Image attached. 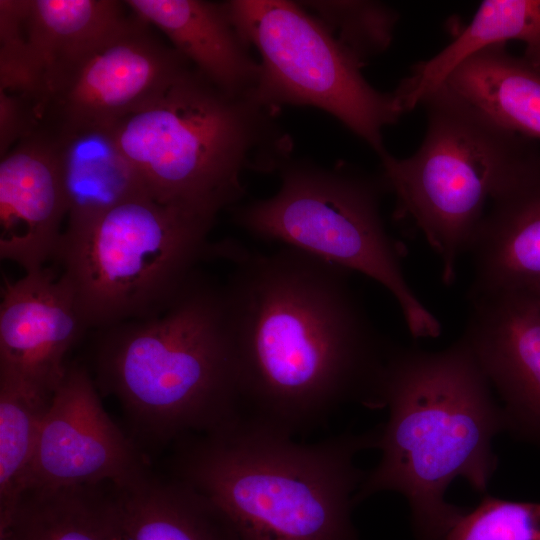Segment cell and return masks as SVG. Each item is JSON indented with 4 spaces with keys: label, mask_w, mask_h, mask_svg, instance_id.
Instances as JSON below:
<instances>
[{
    "label": "cell",
    "mask_w": 540,
    "mask_h": 540,
    "mask_svg": "<svg viewBox=\"0 0 540 540\" xmlns=\"http://www.w3.org/2000/svg\"><path fill=\"white\" fill-rule=\"evenodd\" d=\"M125 7L115 0H30L26 27L42 77V101L67 67L127 21Z\"/></svg>",
    "instance_id": "obj_21"
},
{
    "label": "cell",
    "mask_w": 540,
    "mask_h": 540,
    "mask_svg": "<svg viewBox=\"0 0 540 540\" xmlns=\"http://www.w3.org/2000/svg\"><path fill=\"white\" fill-rule=\"evenodd\" d=\"M214 221L137 196L67 218L53 259L86 329L155 317L209 258Z\"/></svg>",
    "instance_id": "obj_7"
},
{
    "label": "cell",
    "mask_w": 540,
    "mask_h": 540,
    "mask_svg": "<svg viewBox=\"0 0 540 540\" xmlns=\"http://www.w3.org/2000/svg\"><path fill=\"white\" fill-rule=\"evenodd\" d=\"M468 300L461 336L500 399L506 431L540 447V309L523 291Z\"/></svg>",
    "instance_id": "obj_12"
},
{
    "label": "cell",
    "mask_w": 540,
    "mask_h": 540,
    "mask_svg": "<svg viewBox=\"0 0 540 540\" xmlns=\"http://www.w3.org/2000/svg\"><path fill=\"white\" fill-rule=\"evenodd\" d=\"M51 139L67 198V218L94 213L137 196H150L109 130Z\"/></svg>",
    "instance_id": "obj_22"
},
{
    "label": "cell",
    "mask_w": 540,
    "mask_h": 540,
    "mask_svg": "<svg viewBox=\"0 0 540 540\" xmlns=\"http://www.w3.org/2000/svg\"><path fill=\"white\" fill-rule=\"evenodd\" d=\"M523 292L527 293L540 309V286Z\"/></svg>",
    "instance_id": "obj_28"
},
{
    "label": "cell",
    "mask_w": 540,
    "mask_h": 540,
    "mask_svg": "<svg viewBox=\"0 0 540 540\" xmlns=\"http://www.w3.org/2000/svg\"><path fill=\"white\" fill-rule=\"evenodd\" d=\"M443 85L503 128L540 140V70L510 54L505 44L472 55Z\"/></svg>",
    "instance_id": "obj_19"
},
{
    "label": "cell",
    "mask_w": 540,
    "mask_h": 540,
    "mask_svg": "<svg viewBox=\"0 0 540 540\" xmlns=\"http://www.w3.org/2000/svg\"><path fill=\"white\" fill-rule=\"evenodd\" d=\"M223 286L242 415L295 436L340 407L381 409L395 348L374 326L351 272L293 248L260 254L230 241Z\"/></svg>",
    "instance_id": "obj_1"
},
{
    "label": "cell",
    "mask_w": 540,
    "mask_h": 540,
    "mask_svg": "<svg viewBox=\"0 0 540 540\" xmlns=\"http://www.w3.org/2000/svg\"><path fill=\"white\" fill-rule=\"evenodd\" d=\"M117 489L126 540H234L216 509L170 474L150 469Z\"/></svg>",
    "instance_id": "obj_20"
},
{
    "label": "cell",
    "mask_w": 540,
    "mask_h": 540,
    "mask_svg": "<svg viewBox=\"0 0 540 540\" xmlns=\"http://www.w3.org/2000/svg\"><path fill=\"white\" fill-rule=\"evenodd\" d=\"M29 3L30 0H0V90L23 96L37 111L44 89L28 41Z\"/></svg>",
    "instance_id": "obj_25"
},
{
    "label": "cell",
    "mask_w": 540,
    "mask_h": 540,
    "mask_svg": "<svg viewBox=\"0 0 540 540\" xmlns=\"http://www.w3.org/2000/svg\"><path fill=\"white\" fill-rule=\"evenodd\" d=\"M68 203L53 140L36 130L0 161V257L25 273L54 258Z\"/></svg>",
    "instance_id": "obj_14"
},
{
    "label": "cell",
    "mask_w": 540,
    "mask_h": 540,
    "mask_svg": "<svg viewBox=\"0 0 540 540\" xmlns=\"http://www.w3.org/2000/svg\"><path fill=\"white\" fill-rule=\"evenodd\" d=\"M280 175L275 195L235 210L237 224L371 278L393 296L414 339L439 337L442 325L407 281L401 245L381 217L382 177L309 164H285Z\"/></svg>",
    "instance_id": "obj_8"
},
{
    "label": "cell",
    "mask_w": 540,
    "mask_h": 540,
    "mask_svg": "<svg viewBox=\"0 0 540 540\" xmlns=\"http://www.w3.org/2000/svg\"><path fill=\"white\" fill-rule=\"evenodd\" d=\"M445 540H540V502L487 494L459 518Z\"/></svg>",
    "instance_id": "obj_26"
},
{
    "label": "cell",
    "mask_w": 540,
    "mask_h": 540,
    "mask_svg": "<svg viewBox=\"0 0 540 540\" xmlns=\"http://www.w3.org/2000/svg\"><path fill=\"white\" fill-rule=\"evenodd\" d=\"M362 63L391 44L399 15L376 1L300 2Z\"/></svg>",
    "instance_id": "obj_24"
},
{
    "label": "cell",
    "mask_w": 540,
    "mask_h": 540,
    "mask_svg": "<svg viewBox=\"0 0 540 540\" xmlns=\"http://www.w3.org/2000/svg\"><path fill=\"white\" fill-rule=\"evenodd\" d=\"M85 328L66 282L52 269L25 273L1 288L0 370L55 392L66 356Z\"/></svg>",
    "instance_id": "obj_13"
},
{
    "label": "cell",
    "mask_w": 540,
    "mask_h": 540,
    "mask_svg": "<svg viewBox=\"0 0 540 540\" xmlns=\"http://www.w3.org/2000/svg\"><path fill=\"white\" fill-rule=\"evenodd\" d=\"M94 381L157 445L242 417L223 286L196 272L159 315L97 330Z\"/></svg>",
    "instance_id": "obj_4"
},
{
    "label": "cell",
    "mask_w": 540,
    "mask_h": 540,
    "mask_svg": "<svg viewBox=\"0 0 540 540\" xmlns=\"http://www.w3.org/2000/svg\"><path fill=\"white\" fill-rule=\"evenodd\" d=\"M421 105L427 128L420 147L407 158L380 156L381 177L395 196V215L422 233L440 261L443 284L450 286L487 204L540 171V150L445 85Z\"/></svg>",
    "instance_id": "obj_6"
},
{
    "label": "cell",
    "mask_w": 540,
    "mask_h": 540,
    "mask_svg": "<svg viewBox=\"0 0 540 540\" xmlns=\"http://www.w3.org/2000/svg\"><path fill=\"white\" fill-rule=\"evenodd\" d=\"M374 429L314 443L245 417L174 443L170 475L202 495L234 540H359L352 522Z\"/></svg>",
    "instance_id": "obj_3"
},
{
    "label": "cell",
    "mask_w": 540,
    "mask_h": 540,
    "mask_svg": "<svg viewBox=\"0 0 540 540\" xmlns=\"http://www.w3.org/2000/svg\"><path fill=\"white\" fill-rule=\"evenodd\" d=\"M36 129L34 104L23 96L0 90V156Z\"/></svg>",
    "instance_id": "obj_27"
},
{
    "label": "cell",
    "mask_w": 540,
    "mask_h": 540,
    "mask_svg": "<svg viewBox=\"0 0 540 540\" xmlns=\"http://www.w3.org/2000/svg\"><path fill=\"white\" fill-rule=\"evenodd\" d=\"M53 393L20 375L0 370V523L8 519L27 491Z\"/></svg>",
    "instance_id": "obj_23"
},
{
    "label": "cell",
    "mask_w": 540,
    "mask_h": 540,
    "mask_svg": "<svg viewBox=\"0 0 540 540\" xmlns=\"http://www.w3.org/2000/svg\"><path fill=\"white\" fill-rule=\"evenodd\" d=\"M277 110L218 88L192 65L109 129L156 201L215 221L244 194L245 171L281 169L292 151Z\"/></svg>",
    "instance_id": "obj_5"
},
{
    "label": "cell",
    "mask_w": 540,
    "mask_h": 540,
    "mask_svg": "<svg viewBox=\"0 0 540 540\" xmlns=\"http://www.w3.org/2000/svg\"><path fill=\"white\" fill-rule=\"evenodd\" d=\"M517 40L523 57L540 70V0H485L472 21L444 49L415 64L392 92L397 109L412 110L443 85L448 76L477 52Z\"/></svg>",
    "instance_id": "obj_17"
},
{
    "label": "cell",
    "mask_w": 540,
    "mask_h": 540,
    "mask_svg": "<svg viewBox=\"0 0 540 540\" xmlns=\"http://www.w3.org/2000/svg\"><path fill=\"white\" fill-rule=\"evenodd\" d=\"M0 540H126L118 489L28 490L0 523Z\"/></svg>",
    "instance_id": "obj_18"
},
{
    "label": "cell",
    "mask_w": 540,
    "mask_h": 540,
    "mask_svg": "<svg viewBox=\"0 0 540 540\" xmlns=\"http://www.w3.org/2000/svg\"><path fill=\"white\" fill-rule=\"evenodd\" d=\"M387 421L374 428L378 464L355 497L392 491L408 502L416 540H445L467 511L446 501L456 478L485 493L496 472L493 438L506 431L503 410L466 340L429 351L396 345L382 392Z\"/></svg>",
    "instance_id": "obj_2"
},
{
    "label": "cell",
    "mask_w": 540,
    "mask_h": 540,
    "mask_svg": "<svg viewBox=\"0 0 540 540\" xmlns=\"http://www.w3.org/2000/svg\"><path fill=\"white\" fill-rule=\"evenodd\" d=\"M241 36L261 57L252 93L261 104L278 109L303 105L338 119L377 154L387 152L382 132L402 113L391 93L364 78V66L300 2L233 0L226 2Z\"/></svg>",
    "instance_id": "obj_9"
},
{
    "label": "cell",
    "mask_w": 540,
    "mask_h": 540,
    "mask_svg": "<svg viewBox=\"0 0 540 540\" xmlns=\"http://www.w3.org/2000/svg\"><path fill=\"white\" fill-rule=\"evenodd\" d=\"M150 27L131 12L118 30L67 67L37 110V130L54 139L109 130L164 91L191 64Z\"/></svg>",
    "instance_id": "obj_10"
},
{
    "label": "cell",
    "mask_w": 540,
    "mask_h": 540,
    "mask_svg": "<svg viewBox=\"0 0 540 540\" xmlns=\"http://www.w3.org/2000/svg\"><path fill=\"white\" fill-rule=\"evenodd\" d=\"M141 20L161 30L172 47L221 90L251 95L260 63L250 53L226 3L200 0H128Z\"/></svg>",
    "instance_id": "obj_16"
},
{
    "label": "cell",
    "mask_w": 540,
    "mask_h": 540,
    "mask_svg": "<svg viewBox=\"0 0 540 540\" xmlns=\"http://www.w3.org/2000/svg\"><path fill=\"white\" fill-rule=\"evenodd\" d=\"M467 253L468 299L540 286V171L490 201Z\"/></svg>",
    "instance_id": "obj_15"
},
{
    "label": "cell",
    "mask_w": 540,
    "mask_h": 540,
    "mask_svg": "<svg viewBox=\"0 0 540 540\" xmlns=\"http://www.w3.org/2000/svg\"><path fill=\"white\" fill-rule=\"evenodd\" d=\"M150 469L138 442L105 411L89 370L69 364L40 430L27 491L103 484L121 488Z\"/></svg>",
    "instance_id": "obj_11"
}]
</instances>
